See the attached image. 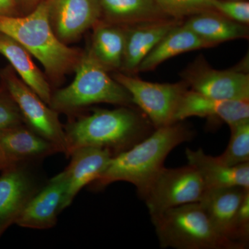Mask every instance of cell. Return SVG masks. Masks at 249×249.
Returning a JSON list of instances; mask_svg holds the SVG:
<instances>
[{"instance_id": "1", "label": "cell", "mask_w": 249, "mask_h": 249, "mask_svg": "<svg viewBox=\"0 0 249 249\" xmlns=\"http://www.w3.org/2000/svg\"><path fill=\"white\" fill-rule=\"evenodd\" d=\"M178 123L155 129L142 142L113 156L103 173L89 186L98 191L116 181H126L137 188L142 198L170 152L194 137L193 130Z\"/></svg>"}, {"instance_id": "2", "label": "cell", "mask_w": 249, "mask_h": 249, "mask_svg": "<svg viewBox=\"0 0 249 249\" xmlns=\"http://www.w3.org/2000/svg\"><path fill=\"white\" fill-rule=\"evenodd\" d=\"M66 157L85 147L107 149L113 156L128 150L152 132L148 121L129 106L95 109L65 127Z\"/></svg>"}, {"instance_id": "3", "label": "cell", "mask_w": 249, "mask_h": 249, "mask_svg": "<svg viewBox=\"0 0 249 249\" xmlns=\"http://www.w3.org/2000/svg\"><path fill=\"white\" fill-rule=\"evenodd\" d=\"M0 34L14 39L39 60L54 83L73 71L83 54L64 44L54 34L47 0L24 16L0 15Z\"/></svg>"}, {"instance_id": "4", "label": "cell", "mask_w": 249, "mask_h": 249, "mask_svg": "<svg viewBox=\"0 0 249 249\" xmlns=\"http://www.w3.org/2000/svg\"><path fill=\"white\" fill-rule=\"evenodd\" d=\"M74 71L76 76L71 84L52 93L49 106L57 112L73 113L98 103L132 104L127 90L108 74L89 48L83 52Z\"/></svg>"}, {"instance_id": "5", "label": "cell", "mask_w": 249, "mask_h": 249, "mask_svg": "<svg viewBox=\"0 0 249 249\" xmlns=\"http://www.w3.org/2000/svg\"><path fill=\"white\" fill-rule=\"evenodd\" d=\"M151 219L161 248L244 249L218 233L199 202L172 208Z\"/></svg>"}, {"instance_id": "6", "label": "cell", "mask_w": 249, "mask_h": 249, "mask_svg": "<svg viewBox=\"0 0 249 249\" xmlns=\"http://www.w3.org/2000/svg\"><path fill=\"white\" fill-rule=\"evenodd\" d=\"M206 191L200 175L191 165L178 168L163 166L149 185L142 199L152 217L172 208L199 202Z\"/></svg>"}, {"instance_id": "7", "label": "cell", "mask_w": 249, "mask_h": 249, "mask_svg": "<svg viewBox=\"0 0 249 249\" xmlns=\"http://www.w3.org/2000/svg\"><path fill=\"white\" fill-rule=\"evenodd\" d=\"M114 78L127 90L132 103L143 111L155 129L176 123L178 104L188 89L184 82L150 83L122 73H116Z\"/></svg>"}, {"instance_id": "8", "label": "cell", "mask_w": 249, "mask_h": 249, "mask_svg": "<svg viewBox=\"0 0 249 249\" xmlns=\"http://www.w3.org/2000/svg\"><path fill=\"white\" fill-rule=\"evenodd\" d=\"M1 75L3 85L19 108L26 125L56 145L62 153L66 155V137L58 113L44 102L16 74L13 69H6Z\"/></svg>"}, {"instance_id": "9", "label": "cell", "mask_w": 249, "mask_h": 249, "mask_svg": "<svg viewBox=\"0 0 249 249\" xmlns=\"http://www.w3.org/2000/svg\"><path fill=\"white\" fill-rule=\"evenodd\" d=\"M191 90L219 100L249 101V74L241 69L215 70L200 57L183 73Z\"/></svg>"}, {"instance_id": "10", "label": "cell", "mask_w": 249, "mask_h": 249, "mask_svg": "<svg viewBox=\"0 0 249 249\" xmlns=\"http://www.w3.org/2000/svg\"><path fill=\"white\" fill-rule=\"evenodd\" d=\"M49 22L64 44L75 42L101 20L99 0H47Z\"/></svg>"}, {"instance_id": "11", "label": "cell", "mask_w": 249, "mask_h": 249, "mask_svg": "<svg viewBox=\"0 0 249 249\" xmlns=\"http://www.w3.org/2000/svg\"><path fill=\"white\" fill-rule=\"evenodd\" d=\"M0 176V237L16 224L31 198L40 189L29 163H15L1 170Z\"/></svg>"}, {"instance_id": "12", "label": "cell", "mask_w": 249, "mask_h": 249, "mask_svg": "<svg viewBox=\"0 0 249 249\" xmlns=\"http://www.w3.org/2000/svg\"><path fill=\"white\" fill-rule=\"evenodd\" d=\"M248 189L240 186L207 189L199 201L218 233L244 249L247 247L239 240L237 217L241 202Z\"/></svg>"}, {"instance_id": "13", "label": "cell", "mask_w": 249, "mask_h": 249, "mask_svg": "<svg viewBox=\"0 0 249 249\" xmlns=\"http://www.w3.org/2000/svg\"><path fill=\"white\" fill-rule=\"evenodd\" d=\"M66 189L64 172L53 177L45 186L41 187L26 205L16 224L28 229L45 230L53 228Z\"/></svg>"}, {"instance_id": "14", "label": "cell", "mask_w": 249, "mask_h": 249, "mask_svg": "<svg viewBox=\"0 0 249 249\" xmlns=\"http://www.w3.org/2000/svg\"><path fill=\"white\" fill-rule=\"evenodd\" d=\"M70 165L64 170L66 189L60 212L71 205L82 188L89 185L103 173L113 157L107 149L85 147L72 152Z\"/></svg>"}, {"instance_id": "15", "label": "cell", "mask_w": 249, "mask_h": 249, "mask_svg": "<svg viewBox=\"0 0 249 249\" xmlns=\"http://www.w3.org/2000/svg\"><path fill=\"white\" fill-rule=\"evenodd\" d=\"M192 116L219 119L230 127L249 121V103L248 101L215 99L188 89L178 104L175 122Z\"/></svg>"}, {"instance_id": "16", "label": "cell", "mask_w": 249, "mask_h": 249, "mask_svg": "<svg viewBox=\"0 0 249 249\" xmlns=\"http://www.w3.org/2000/svg\"><path fill=\"white\" fill-rule=\"evenodd\" d=\"M181 20L165 19L124 26L125 41L121 70L137 72L141 62L172 29Z\"/></svg>"}, {"instance_id": "17", "label": "cell", "mask_w": 249, "mask_h": 249, "mask_svg": "<svg viewBox=\"0 0 249 249\" xmlns=\"http://www.w3.org/2000/svg\"><path fill=\"white\" fill-rule=\"evenodd\" d=\"M0 152L11 164L30 163L61 152L56 145L24 124L0 130Z\"/></svg>"}, {"instance_id": "18", "label": "cell", "mask_w": 249, "mask_h": 249, "mask_svg": "<svg viewBox=\"0 0 249 249\" xmlns=\"http://www.w3.org/2000/svg\"><path fill=\"white\" fill-rule=\"evenodd\" d=\"M188 165L198 172L206 190L240 186L249 188V162L235 166L222 163L217 157L206 155L203 149H186Z\"/></svg>"}, {"instance_id": "19", "label": "cell", "mask_w": 249, "mask_h": 249, "mask_svg": "<svg viewBox=\"0 0 249 249\" xmlns=\"http://www.w3.org/2000/svg\"><path fill=\"white\" fill-rule=\"evenodd\" d=\"M213 45L199 37L181 23L172 29L141 62L137 72L152 71L168 59L179 54L210 48Z\"/></svg>"}, {"instance_id": "20", "label": "cell", "mask_w": 249, "mask_h": 249, "mask_svg": "<svg viewBox=\"0 0 249 249\" xmlns=\"http://www.w3.org/2000/svg\"><path fill=\"white\" fill-rule=\"evenodd\" d=\"M0 53L9 60L20 79L49 106L53 92L31 54L14 39L2 34H0Z\"/></svg>"}, {"instance_id": "21", "label": "cell", "mask_w": 249, "mask_h": 249, "mask_svg": "<svg viewBox=\"0 0 249 249\" xmlns=\"http://www.w3.org/2000/svg\"><path fill=\"white\" fill-rule=\"evenodd\" d=\"M101 20L128 26L137 23L172 19L164 14L155 0H99Z\"/></svg>"}, {"instance_id": "22", "label": "cell", "mask_w": 249, "mask_h": 249, "mask_svg": "<svg viewBox=\"0 0 249 249\" xmlns=\"http://www.w3.org/2000/svg\"><path fill=\"white\" fill-rule=\"evenodd\" d=\"M201 39L217 46L227 41L247 38L249 29L216 11H205L187 18L183 23Z\"/></svg>"}, {"instance_id": "23", "label": "cell", "mask_w": 249, "mask_h": 249, "mask_svg": "<svg viewBox=\"0 0 249 249\" xmlns=\"http://www.w3.org/2000/svg\"><path fill=\"white\" fill-rule=\"evenodd\" d=\"M93 28L90 52L108 71L121 69L125 41L124 26L101 20Z\"/></svg>"}, {"instance_id": "24", "label": "cell", "mask_w": 249, "mask_h": 249, "mask_svg": "<svg viewBox=\"0 0 249 249\" xmlns=\"http://www.w3.org/2000/svg\"><path fill=\"white\" fill-rule=\"evenodd\" d=\"M231 138L225 151L218 160L229 166L249 162V121L230 126Z\"/></svg>"}, {"instance_id": "25", "label": "cell", "mask_w": 249, "mask_h": 249, "mask_svg": "<svg viewBox=\"0 0 249 249\" xmlns=\"http://www.w3.org/2000/svg\"><path fill=\"white\" fill-rule=\"evenodd\" d=\"M160 9L172 19L181 20L205 11H215V0H155Z\"/></svg>"}, {"instance_id": "26", "label": "cell", "mask_w": 249, "mask_h": 249, "mask_svg": "<svg viewBox=\"0 0 249 249\" xmlns=\"http://www.w3.org/2000/svg\"><path fill=\"white\" fill-rule=\"evenodd\" d=\"M24 124L22 114L7 90L0 88V130Z\"/></svg>"}, {"instance_id": "27", "label": "cell", "mask_w": 249, "mask_h": 249, "mask_svg": "<svg viewBox=\"0 0 249 249\" xmlns=\"http://www.w3.org/2000/svg\"><path fill=\"white\" fill-rule=\"evenodd\" d=\"M214 10L240 24L249 23V3L237 0H215Z\"/></svg>"}, {"instance_id": "28", "label": "cell", "mask_w": 249, "mask_h": 249, "mask_svg": "<svg viewBox=\"0 0 249 249\" xmlns=\"http://www.w3.org/2000/svg\"><path fill=\"white\" fill-rule=\"evenodd\" d=\"M237 229L241 243L248 247L249 240V189L246 191L237 217Z\"/></svg>"}, {"instance_id": "29", "label": "cell", "mask_w": 249, "mask_h": 249, "mask_svg": "<svg viewBox=\"0 0 249 249\" xmlns=\"http://www.w3.org/2000/svg\"><path fill=\"white\" fill-rule=\"evenodd\" d=\"M17 7V0H0V15L18 16Z\"/></svg>"}, {"instance_id": "30", "label": "cell", "mask_w": 249, "mask_h": 249, "mask_svg": "<svg viewBox=\"0 0 249 249\" xmlns=\"http://www.w3.org/2000/svg\"><path fill=\"white\" fill-rule=\"evenodd\" d=\"M44 1H45V0H20L21 3H22L24 7L29 10V13L32 11L37 5L40 4L41 2Z\"/></svg>"}, {"instance_id": "31", "label": "cell", "mask_w": 249, "mask_h": 249, "mask_svg": "<svg viewBox=\"0 0 249 249\" xmlns=\"http://www.w3.org/2000/svg\"><path fill=\"white\" fill-rule=\"evenodd\" d=\"M12 165L11 163H10L4 157H3L2 156L0 155V170H2L6 168V167L9 166V165Z\"/></svg>"}, {"instance_id": "32", "label": "cell", "mask_w": 249, "mask_h": 249, "mask_svg": "<svg viewBox=\"0 0 249 249\" xmlns=\"http://www.w3.org/2000/svg\"><path fill=\"white\" fill-rule=\"evenodd\" d=\"M0 155H1V152H0Z\"/></svg>"}]
</instances>
